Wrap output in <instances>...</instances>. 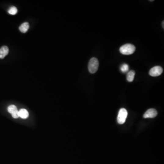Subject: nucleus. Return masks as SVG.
Segmentation results:
<instances>
[{
    "label": "nucleus",
    "mask_w": 164,
    "mask_h": 164,
    "mask_svg": "<svg viewBox=\"0 0 164 164\" xmlns=\"http://www.w3.org/2000/svg\"><path fill=\"white\" fill-rule=\"evenodd\" d=\"M136 51V47L131 44H126L123 45L119 49L120 53L124 55L133 54Z\"/></svg>",
    "instance_id": "nucleus-1"
},
{
    "label": "nucleus",
    "mask_w": 164,
    "mask_h": 164,
    "mask_svg": "<svg viewBox=\"0 0 164 164\" xmlns=\"http://www.w3.org/2000/svg\"><path fill=\"white\" fill-rule=\"evenodd\" d=\"M99 63L98 59L95 57H93L89 63L88 69L91 74H94L97 72L99 68Z\"/></svg>",
    "instance_id": "nucleus-2"
},
{
    "label": "nucleus",
    "mask_w": 164,
    "mask_h": 164,
    "mask_svg": "<svg viewBox=\"0 0 164 164\" xmlns=\"http://www.w3.org/2000/svg\"><path fill=\"white\" fill-rule=\"evenodd\" d=\"M127 115L128 112L126 109L124 108L120 109L118 112V115L117 117L118 123L120 125L124 124L126 122Z\"/></svg>",
    "instance_id": "nucleus-3"
},
{
    "label": "nucleus",
    "mask_w": 164,
    "mask_h": 164,
    "mask_svg": "<svg viewBox=\"0 0 164 164\" xmlns=\"http://www.w3.org/2000/svg\"><path fill=\"white\" fill-rule=\"evenodd\" d=\"M163 73V68L162 67L157 66L154 67L150 69L149 71V75L151 76L157 77L161 75Z\"/></svg>",
    "instance_id": "nucleus-4"
},
{
    "label": "nucleus",
    "mask_w": 164,
    "mask_h": 164,
    "mask_svg": "<svg viewBox=\"0 0 164 164\" xmlns=\"http://www.w3.org/2000/svg\"><path fill=\"white\" fill-rule=\"evenodd\" d=\"M7 110L9 113L12 114V117L13 118H17L19 117V111L15 105H11L8 106Z\"/></svg>",
    "instance_id": "nucleus-5"
},
{
    "label": "nucleus",
    "mask_w": 164,
    "mask_h": 164,
    "mask_svg": "<svg viewBox=\"0 0 164 164\" xmlns=\"http://www.w3.org/2000/svg\"><path fill=\"white\" fill-rule=\"evenodd\" d=\"M157 112L155 109H148L144 113L143 115L144 118H153L157 116Z\"/></svg>",
    "instance_id": "nucleus-6"
},
{
    "label": "nucleus",
    "mask_w": 164,
    "mask_h": 164,
    "mask_svg": "<svg viewBox=\"0 0 164 164\" xmlns=\"http://www.w3.org/2000/svg\"><path fill=\"white\" fill-rule=\"evenodd\" d=\"M9 53V49L6 46H3L0 49V58H4Z\"/></svg>",
    "instance_id": "nucleus-7"
},
{
    "label": "nucleus",
    "mask_w": 164,
    "mask_h": 164,
    "mask_svg": "<svg viewBox=\"0 0 164 164\" xmlns=\"http://www.w3.org/2000/svg\"><path fill=\"white\" fill-rule=\"evenodd\" d=\"M29 116V113L26 109H22L19 111V117H20L23 119H26Z\"/></svg>",
    "instance_id": "nucleus-8"
},
{
    "label": "nucleus",
    "mask_w": 164,
    "mask_h": 164,
    "mask_svg": "<svg viewBox=\"0 0 164 164\" xmlns=\"http://www.w3.org/2000/svg\"><path fill=\"white\" fill-rule=\"evenodd\" d=\"M135 75H136V73L134 70H131V71H129L127 75V81L129 82H132V81H133Z\"/></svg>",
    "instance_id": "nucleus-9"
},
{
    "label": "nucleus",
    "mask_w": 164,
    "mask_h": 164,
    "mask_svg": "<svg viewBox=\"0 0 164 164\" xmlns=\"http://www.w3.org/2000/svg\"><path fill=\"white\" fill-rule=\"evenodd\" d=\"M29 28V25L28 23L26 22V23H23L19 27V29L21 32H23V33H25L27 31Z\"/></svg>",
    "instance_id": "nucleus-10"
},
{
    "label": "nucleus",
    "mask_w": 164,
    "mask_h": 164,
    "mask_svg": "<svg viewBox=\"0 0 164 164\" xmlns=\"http://www.w3.org/2000/svg\"><path fill=\"white\" fill-rule=\"evenodd\" d=\"M120 70L122 73H126L129 70V66L128 65L126 64H124L121 65L120 67Z\"/></svg>",
    "instance_id": "nucleus-11"
},
{
    "label": "nucleus",
    "mask_w": 164,
    "mask_h": 164,
    "mask_svg": "<svg viewBox=\"0 0 164 164\" xmlns=\"http://www.w3.org/2000/svg\"><path fill=\"white\" fill-rule=\"evenodd\" d=\"M8 13L10 14L13 15H14L16 14L17 13V9L16 7L14 6H12L10 7V9H9L8 11Z\"/></svg>",
    "instance_id": "nucleus-12"
},
{
    "label": "nucleus",
    "mask_w": 164,
    "mask_h": 164,
    "mask_svg": "<svg viewBox=\"0 0 164 164\" xmlns=\"http://www.w3.org/2000/svg\"><path fill=\"white\" fill-rule=\"evenodd\" d=\"M164 21H163L162 23V26L163 28H164Z\"/></svg>",
    "instance_id": "nucleus-13"
}]
</instances>
